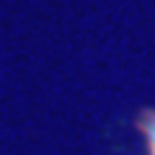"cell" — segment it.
Masks as SVG:
<instances>
[{
  "instance_id": "cell-1",
  "label": "cell",
  "mask_w": 155,
  "mask_h": 155,
  "mask_svg": "<svg viewBox=\"0 0 155 155\" xmlns=\"http://www.w3.org/2000/svg\"><path fill=\"white\" fill-rule=\"evenodd\" d=\"M140 129L145 134V145H147V155H155V114H145Z\"/></svg>"
}]
</instances>
